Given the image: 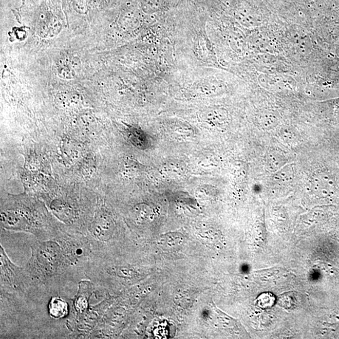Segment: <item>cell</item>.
Instances as JSON below:
<instances>
[{
    "mask_svg": "<svg viewBox=\"0 0 339 339\" xmlns=\"http://www.w3.org/2000/svg\"><path fill=\"white\" fill-rule=\"evenodd\" d=\"M266 166L268 169V171L271 172H277L279 170L284 167L285 165V160L284 157L279 155L276 153L271 152L270 154H268L267 158H266Z\"/></svg>",
    "mask_w": 339,
    "mask_h": 339,
    "instance_id": "9c48e42d",
    "label": "cell"
},
{
    "mask_svg": "<svg viewBox=\"0 0 339 339\" xmlns=\"http://www.w3.org/2000/svg\"><path fill=\"white\" fill-rule=\"evenodd\" d=\"M86 236L93 252L109 253L115 241V224L103 206H98L87 226Z\"/></svg>",
    "mask_w": 339,
    "mask_h": 339,
    "instance_id": "5b68a950",
    "label": "cell"
},
{
    "mask_svg": "<svg viewBox=\"0 0 339 339\" xmlns=\"http://www.w3.org/2000/svg\"><path fill=\"white\" fill-rule=\"evenodd\" d=\"M24 268L49 295L66 282L79 281L84 276L72 267L53 240L34 242L30 258Z\"/></svg>",
    "mask_w": 339,
    "mask_h": 339,
    "instance_id": "6da1fadb",
    "label": "cell"
},
{
    "mask_svg": "<svg viewBox=\"0 0 339 339\" xmlns=\"http://www.w3.org/2000/svg\"><path fill=\"white\" fill-rule=\"evenodd\" d=\"M53 241L58 243L72 267L85 276V270L93 253L87 237L73 229L59 228Z\"/></svg>",
    "mask_w": 339,
    "mask_h": 339,
    "instance_id": "277c9868",
    "label": "cell"
},
{
    "mask_svg": "<svg viewBox=\"0 0 339 339\" xmlns=\"http://www.w3.org/2000/svg\"><path fill=\"white\" fill-rule=\"evenodd\" d=\"M2 212V225L7 230L25 231L32 234L38 240L55 238L59 228L51 224L46 214L30 203L16 202Z\"/></svg>",
    "mask_w": 339,
    "mask_h": 339,
    "instance_id": "3957f363",
    "label": "cell"
},
{
    "mask_svg": "<svg viewBox=\"0 0 339 339\" xmlns=\"http://www.w3.org/2000/svg\"><path fill=\"white\" fill-rule=\"evenodd\" d=\"M1 261V309L9 307L10 311L18 310L20 305L28 299H39L49 295L36 284L25 268L19 267L11 262L0 245Z\"/></svg>",
    "mask_w": 339,
    "mask_h": 339,
    "instance_id": "7a4b0ae2",
    "label": "cell"
},
{
    "mask_svg": "<svg viewBox=\"0 0 339 339\" xmlns=\"http://www.w3.org/2000/svg\"><path fill=\"white\" fill-rule=\"evenodd\" d=\"M310 185L311 188L315 192H319L322 190H331L332 186H334L332 179H330L327 175L324 174H319L313 176L310 180Z\"/></svg>",
    "mask_w": 339,
    "mask_h": 339,
    "instance_id": "ba28073f",
    "label": "cell"
},
{
    "mask_svg": "<svg viewBox=\"0 0 339 339\" xmlns=\"http://www.w3.org/2000/svg\"><path fill=\"white\" fill-rule=\"evenodd\" d=\"M275 296L269 292L261 294L256 299L257 305L263 309L272 307L275 305Z\"/></svg>",
    "mask_w": 339,
    "mask_h": 339,
    "instance_id": "30bf717a",
    "label": "cell"
},
{
    "mask_svg": "<svg viewBox=\"0 0 339 339\" xmlns=\"http://www.w3.org/2000/svg\"><path fill=\"white\" fill-rule=\"evenodd\" d=\"M128 137L133 145L141 149L149 148L150 142L145 133L137 128H132L128 130Z\"/></svg>",
    "mask_w": 339,
    "mask_h": 339,
    "instance_id": "52a82bcc",
    "label": "cell"
},
{
    "mask_svg": "<svg viewBox=\"0 0 339 339\" xmlns=\"http://www.w3.org/2000/svg\"><path fill=\"white\" fill-rule=\"evenodd\" d=\"M49 314L54 320H61L69 315V304L61 296H52L48 304Z\"/></svg>",
    "mask_w": 339,
    "mask_h": 339,
    "instance_id": "8992f818",
    "label": "cell"
}]
</instances>
